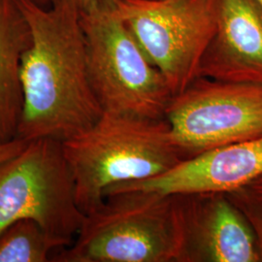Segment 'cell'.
Wrapping results in <instances>:
<instances>
[{
  "instance_id": "cell-1",
  "label": "cell",
  "mask_w": 262,
  "mask_h": 262,
  "mask_svg": "<svg viewBox=\"0 0 262 262\" xmlns=\"http://www.w3.org/2000/svg\"><path fill=\"white\" fill-rule=\"evenodd\" d=\"M30 29L20 80L24 107L17 137L67 140L102 115L91 84L81 11L75 0L42 6L18 0Z\"/></svg>"
},
{
  "instance_id": "cell-2",
  "label": "cell",
  "mask_w": 262,
  "mask_h": 262,
  "mask_svg": "<svg viewBox=\"0 0 262 262\" xmlns=\"http://www.w3.org/2000/svg\"><path fill=\"white\" fill-rule=\"evenodd\" d=\"M62 146L84 215L103 201L108 188L154 178L184 159L165 118L103 112Z\"/></svg>"
},
{
  "instance_id": "cell-3",
  "label": "cell",
  "mask_w": 262,
  "mask_h": 262,
  "mask_svg": "<svg viewBox=\"0 0 262 262\" xmlns=\"http://www.w3.org/2000/svg\"><path fill=\"white\" fill-rule=\"evenodd\" d=\"M179 250L177 195L121 189L105 193L52 261L177 262Z\"/></svg>"
},
{
  "instance_id": "cell-4",
  "label": "cell",
  "mask_w": 262,
  "mask_h": 262,
  "mask_svg": "<svg viewBox=\"0 0 262 262\" xmlns=\"http://www.w3.org/2000/svg\"><path fill=\"white\" fill-rule=\"evenodd\" d=\"M81 23L90 80L102 111L164 118L173 94L112 0L81 12Z\"/></svg>"
},
{
  "instance_id": "cell-5",
  "label": "cell",
  "mask_w": 262,
  "mask_h": 262,
  "mask_svg": "<svg viewBox=\"0 0 262 262\" xmlns=\"http://www.w3.org/2000/svg\"><path fill=\"white\" fill-rule=\"evenodd\" d=\"M30 219L66 248L84 222L61 141L39 138L0 163V233Z\"/></svg>"
},
{
  "instance_id": "cell-6",
  "label": "cell",
  "mask_w": 262,
  "mask_h": 262,
  "mask_svg": "<svg viewBox=\"0 0 262 262\" xmlns=\"http://www.w3.org/2000/svg\"><path fill=\"white\" fill-rule=\"evenodd\" d=\"M173 95L199 77L216 27L217 0H112Z\"/></svg>"
},
{
  "instance_id": "cell-7",
  "label": "cell",
  "mask_w": 262,
  "mask_h": 262,
  "mask_svg": "<svg viewBox=\"0 0 262 262\" xmlns=\"http://www.w3.org/2000/svg\"><path fill=\"white\" fill-rule=\"evenodd\" d=\"M183 159L205 150L262 138V84L198 77L166 108Z\"/></svg>"
},
{
  "instance_id": "cell-8",
  "label": "cell",
  "mask_w": 262,
  "mask_h": 262,
  "mask_svg": "<svg viewBox=\"0 0 262 262\" xmlns=\"http://www.w3.org/2000/svg\"><path fill=\"white\" fill-rule=\"evenodd\" d=\"M177 262H260L256 238L226 193L177 195Z\"/></svg>"
},
{
  "instance_id": "cell-9",
  "label": "cell",
  "mask_w": 262,
  "mask_h": 262,
  "mask_svg": "<svg viewBox=\"0 0 262 262\" xmlns=\"http://www.w3.org/2000/svg\"><path fill=\"white\" fill-rule=\"evenodd\" d=\"M260 174L262 138L205 150L194 157L182 159L159 176L116 185L108 188L106 192L143 189L169 195L209 192L227 194Z\"/></svg>"
},
{
  "instance_id": "cell-10",
  "label": "cell",
  "mask_w": 262,
  "mask_h": 262,
  "mask_svg": "<svg viewBox=\"0 0 262 262\" xmlns=\"http://www.w3.org/2000/svg\"><path fill=\"white\" fill-rule=\"evenodd\" d=\"M199 77L262 84V5L257 0H217L215 34Z\"/></svg>"
},
{
  "instance_id": "cell-11",
  "label": "cell",
  "mask_w": 262,
  "mask_h": 262,
  "mask_svg": "<svg viewBox=\"0 0 262 262\" xmlns=\"http://www.w3.org/2000/svg\"><path fill=\"white\" fill-rule=\"evenodd\" d=\"M30 29L18 0H0V142L17 137L24 107L20 80Z\"/></svg>"
},
{
  "instance_id": "cell-12",
  "label": "cell",
  "mask_w": 262,
  "mask_h": 262,
  "mask_svg": "<svg viewBox=\"0 0 262 262\" xmlns=\"http://www.w3.org/2000/svg\"><path fill=\"white\" fill-rule=\"evenodd\" d=\"M62 246L37 222L19 220L0 233V262L52 261Z\"/></svg>"
},
{
  "instance_id": "cell-13",
  "label": "cell",
  "mask_w": 262,
  "mask_h": 262,
  "mask_svg": "<svg viewBox=\"0 0 262 262\" xmlns=\"http://www.w3.org/2000/svg\"><path fill=\"white\" fill-rule=\"evenodd\" d=\"M227 196L252 226L262 262V174L243 187L227 193Z\"/></svg>"
},
{
  "instance_id": "cell-14",
  "label": "cell",
  "mask_w": 262,
  "mask_h": 262,
  "mask_svg": "<svg viewBox=\"0 0 262 262\" xmlns=\"http://www.w3.org/2000/svg\"><path fill=\"white\" fill-rule=\"evenodd\" d=\"M28 142L29 141L24 140L18 137L6 142H0V163L18 155L19 151L26 148Z\"/></svg>"
},
{
  "instance_id": "cell-15",
  "label": "cell",
  "mask_w": 262,
  "mask_h": 262,
  "mask_svg": "<svg viewBox=\"0 0 262 262\" xmlns=\"http://www.w3.org/2000/svg\"><path fill=\"white\" fill-rule=\"evenodd\" d=\"M105 1L107 0H75L81 12H85L88 10L92 9Z\"/></svg>"
},
{
  "instance_id": "cell-16",
  "label": "cell",
  "mask_w": 262,
  "mask_h": 262,
  "mask_svg": "<svg viewBox=\"0 0 262 262\" xmlns=\"http://www.w3.org/2000/svg\"><path fill=\"white\" fill-rule=\"evenodd\" d=\"M32 1L36 2V3L42 5V6H49L52 3V0H32Z\"/></svg>"
},
{
  "instance_id": "cell-17",
  "label": "cell",
  "mask_w": 262,
  "mask_h": 262,
  "mask_svg": "<svg viewBox=\"0 0 262 262\" xmlns=\"http://www.w3.org/2000/svg\"><path fill=\"white\" fill-rule=\"evenodd\" d=\"M257 1H258V2H259V3L262 5V0H257Z\"/></svg>"
}]
</instances>
